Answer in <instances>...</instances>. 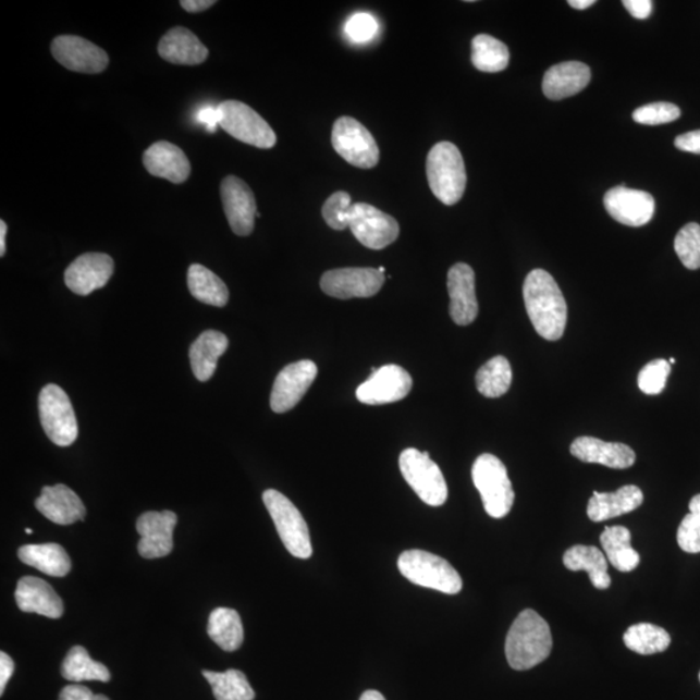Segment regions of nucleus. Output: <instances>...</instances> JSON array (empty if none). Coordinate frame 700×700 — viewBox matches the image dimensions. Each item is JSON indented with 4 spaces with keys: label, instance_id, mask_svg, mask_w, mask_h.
Segmentation results:
<instances>
[{
    "label": "nucleus",
    "instance_id": "f257e3e1",
    "mask_svg": "<svg viewBox=\"0 0 700 700\" xmlns=\"http://www.w3.org/2000/svg\"><path fill=\"white\" fill-rule=\"evenodd\" d=\"M526 309L533 328L549 342L560 340L567 324V303L558 283L542 269H535L523 285Z\"/></svg>",
    "mask_w": 700,
    "mask_h": 700
},
{
    "label": "nucleus",
    "instance_id": "f03ea898",
    "mask_svg": "<svg viewBox=\"0 0 700 700\" xmlns=\"http://www.w3.org/2000/svg\"><path fill=\"white\" fill-rule=\"evenodd\" d=\"M553 637L549 624L533 610L521 611L506 637V658L515 671L536 667L550 655Z\"/></svg>",
    "mask_w": 700,
    "mask_h": 700
},
{
    "label": "nucleus",
    "instance_id": "7ed1b4c3",
    "mask_svg": "<svg viewBox=\"0 0 700 700\" xmlns=\"http://www.w3.org/2000/svg\"><path fill=\"white\" fill-rule=\"evenodd\" d=\"M427 179L431 192L445 206H454L465 194L467 174L457 146L441 142L427 156Z\"/></svg>",
    "mask_w": 700,
    "mask_h": 700
},
{
    "label": "nucleus",
    "instance_id": "20e7f679",
    "mask_svg": "<svg viewBox=\"0 0 700 700\" xmlns=\"http://www.w3.org/2000/svg\"><path fill=\"white\" fill-rule=\"evenodd\" d=\"M397 564L401 575L416 586L451 595L458 594L464 587L460 575L451 563L425 550H406Z\"/></svg>",
    "mask_w": 700,
    "mask_h": 700
},
{
    "label": "nucleus",
    "instance_id": "39448f33",
    "mask_svg": "<svg viewBox=\"0 0 700 700\" xmlns=\"http://www.w3.org/2000/svg\"><path fill=\"white\" fill-rule=\"evenodd\" d=\"M472 480L489 516L501 519L512 512L515 493L507 468L500 458L481 454L472 466Z\"/></svg>",
    "mask_w": 700,
    "mask_h": 700
},
{
    "label": "nucleus",
    "instance_id": "423d86ee",
    "mask_svg": "<svg viewBox=\"0 0 700 700\" xmlns=\"http://www.w3.org/2000/svg\"><path fill=\"white\" fill-rule=\"evenodd\" d=\"M262 500L285 549L296 558L309 560L312 554L309 528L298 508L275 489H268Z\"/></svg>",
    "mask_w": 700,
    "mask_h": 700
},
{
    "label": "nucleus",
    "instance_id": "0eeeda50",
    "mask_svg": "<svg viewBox=\"0 0 700 700\" xmlns=\"http://www.w3.org/2000/svg\"><path fill=\"white\" fill-rule=\"evenodd\" d=\"M400 470L407 484L425 504L439 507L447 500V486L440 467L427 452L405 449L400 455Z\"/></svg>",
    "mask_w": 700,
    "mask_h": 700
},
{
    "label": "nucleus",
    "instance_id": "6e6552de",
    "mask_svg": "<svg viewBox=\"0 0 700 700\" xmlns=\"http://www.w3.org/2000/svg\"><path fill=\"white\" fill-rule=\"evenodd\" d=\"M40 425L53 444L71 446L78 438V421L70 397L57 384L46 385L39 393Z\"/></svg>",
    "mask_w": 700,
    "mask_h": 700
},
{
    "label": "nucleus",
    "instance_id": "1a4fd4ad",
    "mask_svg": "<svg viewBox=\"0 0 700 700\" xmlns=\"http://www.w3.org/2000/svg\"><path fill=\"white\" fill-rule=\"evenodd\" d=\"M219 125L231 137L247 145L269 149L277 145V135L260 114L242 101H223L219 108Z\"/></svg>",
    "mask_w": 700,
    "mask_h": 700
},
{
    "label": "nucleus",
    "instance_id": "9d476101",
    "mask_svg": "<svg viewBox=\"0 0 700 700\" xmlns=\"http://www.w3.org/2000/svg\"><path fill=\"white\" fill-rule=\"evenodd\" d=\"M332 146L351 165L371 169L379 162V147L371 133L361 122L352 118H340L332 127Z\"/></svg>",
    "mask_w": 700,
    "mask_h": 700
},
{
    "label": "nucleus",
    "instance_id": "9b49d317",
    "mask_svg": "<svg viewBox=\"0 0 700 700\" xmlns=\"http://www.w3.org/2000/svg\"><path fill=\"white\" fill-rule=\"evenodd\" d=\"M349 229L363 246L376 250L389 247L400 235L393 217L365 202L353 204Z\"/></svg>",
    "mask_w": 700,
    "mask_h": 700
},
{
    "label": "nucleus",
    "instance_id": "f8f14e48",
    "mask_svg": "<svg viewBox=\"0 0 700 700\" xmlns=\"http://www.w3.org/2000/svg\"><path fill=\"white\" fill-rule=\"evenodd\" d=\"M385 275L372 268H346L326 271L321 288L326 295L342 300L376 296L382 290Z\"/></svg>",
    "mask_w": 700,
    "mask_h": 700
},
{
    "label": "nucleus",
    "instance_id": "ddd939ff",
    "mask_svg": "<svg viewBox=\"0 0 700 700\" xmlns=\"http://www.w3.org/2000/svg\"><path fill=\"white\" fill-rule=\"evenodd\" d=\"M412 389L409 372L397 365H385L358 386L356 396L366 405H385L404 400Z\"/></svg>",
    "mask_w": 700,
    "mask_h": 700
},
{
    "label": "nucleus",
    "instance_id": "4468645a",
    "mask_svg": "<svg viewBox=\"0 0 700 700\" xmlns=\"http://www.w3.org/2000/svg\"><path fill=\"white\" fill-rule=\"evenodd\" d=\"M318 376V367L310 359H303L285 366L278 373L273 391H271L270 406L278 414L287 413L300 403Z\"/></svg>",
    "mask_w": 700,
    "mask_h": 700
},
{
    "label": "nucleus",
    "instance_id": "2eb2a0df",
    "mask_svg": "<svg viewBox=\"0 0 700 700\" xmlns=\"http://www.w3.org/2000/svg\"><path fill=\"white\" fill-rule=\"evenodd\" d=\"M52 57L66 70L97 74L110 64L107 52L90 40L77 36H59L52 40Z\"/></svg>",
    "mask_w": 700,
    "mask_h": 700
},
{
    "label": "nucleus",
    "instance_id": "dca6fc26",
    "mask_svg": "<svg viewBox=\"0 0 700 700\" xmlns=\"http://www.w3.org/2000/svg\"><path fill=\"white\" fill-rule=\"evenodd\" d=\"M224 214L231 230L237 236H248L255 229L257 206L253 189L235 175H229L221 183Z\"/></svg>",
    "mask_w": 700,
    "mask_h": 700
},
{
    "label": "nucleus",
    "instance_id": "f3484780",
    "mask_svg": "<svg viewBox=\"0 0 700 700\" xmlns=\"http://www.w3.org/2000/svg\"><path fill=\"white\" fill-rule=\"evenodd\" d=\"M604 208L618 223L631 228L644 226L654 217L655 200L641 189L617 186L604 195Z\"/></svg>",
    "mask_w": 700,
    "mask_h": 700
},
{
    "label": "nucleus",
    "instance_id": "a211bd4d",
    "mask_svg": "<svg viewBox=\"0 0 700 700\" xmlns=\"http://www.w3.org/2000/svg\"><path fill=\"white\" fill-rule=\"evenodd\" d=\"M173 512H148L139 516L137 531L140 535L138 552L146 560L162 558L172 553L173 531L176 525Z\"/></svg>",
    "mask_w": 700,
    "mask_h": 700
},
{
    "label": "nucleus",
    "instance_id": "6ab92c4d",
    "mask_svg": "<svg viewBox=\"0 0 700 700\" xmlns=\"http://www.w3.org/2000/svg\"><path fill=\"white\" fill-rule=\"evenodd\" d=\"M114 271L112 257L106 254H85L65 270V284L74 294L87 296L103 288Z\"/></svg>",
    "mask_w": 700,
    "mask_h": 700
},
{
    "label": "nucleus",
    "instance_id": "aec40b11",
    "mask_svg": "<svg viewBox=\"0 0 700 700\" xmlns=\"http://www.w3.org/2000/svg\"><path fill=\"white\" fill-rule=\"evenodd\" d=\"M451 296L449 312L458 326L471 324L478 317L479 304L475 292V273L467 263H455L447 273Z\"/></svg>",
    "mask_w": 700,
    "mask_h": 700
},
{
    "label": "nucleus",
    "instance_id": "412c9836",
    "mask_svg": "<svg viewBox=\"0 0 700 700\" xmlns=\"http://www.w3.org/2000/svg\"><path fill=\"white\" fill-rule=\"evenodd\" d=\"M570 454L586 464H598L616 470L635 465L634 449L622 443H606L600 439L582 437L570 445Z\"/></svg>",
    "mask_w": 700,
    "mask_h": 700
},
{
    "label": "nucleus",
    "instance_id": "4be33fe9",
    "mask_svg": "<svg viewBox=\"0 0 700 700\" xmlns=\"http://www.w3.org/2000/svg\"><path fill=\"white\" fill-rule=\"evenodd\" d=\"M40 514L59 526L84 520L86 507L78 495L64 484L45 487L36 501Z\"/></svg>",
    "mask_w": 700,
    "mask_h": 700
},
{
    "label": "nucleus",
    "instance_id": "5701e85b",
    "mask_svg": "<svg viewBox=\"0 0 700 700\" xmlns=\"http://www.w3.org/2000/svg\"><path fill=\"white\" fill-rule=\"evenodd\" d=\"M143 164L147 172L160 179L181 185L188 180L192 164L180 147L165 140L155 143L143 155Z\"/></svg>",
    "mask_w": 700,
    "mask_h": 700
},
{
    "label": "nucleus",
    "instance_id": "b1692460",
    "mask_svg": "<svg viewBox=\"0 0 700 700\" xmlns=\"http://www.w3.org/2000/svg\"><path fill=\"white\" fill-rule=\"evenodd\" d=\"M16 603L23 613L59 618L64 613L63 601L49 582L38 577L26 576L19 581L15 591Z\"/></svg>",
    "mask_w": 700,
    "mask_h": 700
},
{
    "label": "nucleus",
    "instance_id": "393cba45",
    "mask_svg": "<svg viewBox=\"0 0 700 700\" xmlns=\"http://www.w3.org/2000/svg\"><path fill=\"white\" fill-rule=\"evenodd\" d=\"M591 78L590 67L580 61H566L556 64L545 73L542 90L552 100H562L579 94Z\"/></svg>",
    "mask_w": 700,
    "mask_h": 700
},
{
    "label": "nucleus",
    "instance_id": "a878e982",
    "mask_svg": "<svg viewBox=\"0 0 700 700\" xmlns=\"http://www.w3.org/2000/svg\"><path fill=\"white\" fill-rule=\"evenodd\" d=\"M160 57L176 65H199L208 59L209 51L192 30L176 26L159 44Z\"/></svg>",
    "mask_w": 700,
    "mask_h": 700
},
{
    "label": "nucleus",
    "instance_id": "bb28decb",
    "mask_svg": "<svg viewBox=\"0 0 700 700\" xmlns=\"http://www.w3.org/2000/svg\"><path fill=\"white\" fill-rule=\"evenodd\" d=\"M643 504V493L636 486H625L613 493H593L589 500L588 516L595 523L614 519L635 512Z\"/></svg>",
    "mask_w": 700,
    "mask_h": 700
},
{
    "label": "nucleus",
    "instance_id": "cd10ccee",
    "mask_svg": "<svg viewBox=\"0 0 700 700\" xmlns=\"http://www.w3.org/2000/svg\"><path fill=\"white\" fill-rule=\"evenodd\" d=\"M228 346L229 339L220 331L208 330L195 340L189 348V361L199 382H208L214 376L217 364Z\"/></svg>",
    "mask_w": 700,
    "mask_h": 700
},
{
    "label": "nucleus",
    "instance_id": "c85d7f7f",
    "mask_svg": "<svg viewBox=\"0 0 700 700\" xmlns=\"http://www.w3.org/2000/svg\"><path fill=\"white\" fill-rule=\"evenodd\" d=\"M563 564L569 570H586L591 584L597 589L611 587V577L607 573L609 563L606 555L595 547L575 545L563 555Z\"/></svg>",
    "mask_w": 700,
    "mask_h": 700
},
{
    "label": "nucleus",
    "instance_id": "c756f323",
    "mask_svg": "<svg viewBox=\"0 0 700 700\" xmlns=\"http://www.w3.org/2000/svg\"><path fill=\"white\" fill-rule=\"evenodd\" d=\"M17 555L20 561L46 575L64 577L71 573L70 555L58 543L25 545L19 549Z\"/></svg>",
    "mask_w": 700,
    "mask_h": 700
},
{
    "label": "nucleus",
    "instance_id": "7c9ffc66",
    "mask_svg": "<svg viewBox=\"0 0 700 700\" xmlns=\"http://www.w3.org/2000/svg\"><path fill=\"white\" fill-rule=\"evenodd\" d=\"M607 561L622 573H630L638 567L641 556L631 548V533L622 526L606 527L600 537Z\"/></svg>",
    "mask_w": 700,
    "mask_h": 700
},
{
    "label": "nucleus",
    "instance_id": "2f4dec72",
    "mask_svg": "<svg viewBox=\"0 0 700 700\" xmlns=\"http://www.w3.org/2000/svg\"><path fill=\"white\" fill-rule=\"evenodd\" d=\"M188 290L202 304L222 308L229 302V290L213 271L202 265L194 263L188 269Z\"/></svg>",
    "mask_w": 700,
    "mask_h": 700
},
{
    "label": "nucleus",
    "instance_id": "473e14b6",
    "mask_svg": "<svg viewBox=\"0 0 700 700\" xmlns=\"http://www.w3.org/2000/svg\"><path fill=\"white\" fill-rule=\"evenodd\" d=\"M208 635L224 651L240 649L244 641L241 615L235 610L216 609L209 616Z\"/></svg>",
    "mask_w": 700,
    "mask_h": 700
},
{
    "label": "nucleus",
    "instance_id": "72a5a7b5",
    "mask_svg": "<svg viewBox=\"0 0 700 700\" xmlns=\"http://www.w3.org/2000/svg\"><path fill=\"white\" fill-rule=\"evenodd\" d=\"M61 675L72 683H108L111 679V673L106 665L93 661L83 646H74L67 652L63 665H61Z\"/></svg>",
    "mask_w": 700,
    "mask_h": 700
},
{
    "label": "nucleus",
    "instance_id": "f704fd0d",
    "mask_svg": "<svg viewBox=\"0 0 700 700\" xmlns=\"http://www.w3.org/2000/svg\"><path fill=\"white\" fill-rule=\"evenodd\" d=\"M624 643L640 655L659 654L670 648L671 636L667 630L650 623L631 625L624 634Z\"/></svg>",
    "mask_w": 700,
    "mask_h": 700
},
{
    "label": "nucleus",
    "instance_id": "c9c22d12",
    "mask_svg": "<svg viewBox=\"0 0 700 700\" xmlns=\"http://www.w3.org/2000/svg\"><path fill=\"white\" fill-rule=\"evenodd\" d=\"M472 64L477 70L486 73L505 71L509 52L507 46L498 38L479 34L472 39Z\"/></svg>",
    "mask_w": 700,
    "mask_h": 700
},
{
    "label": "nucleus",
    "instance_id": "e433bc0d",
    "mask_svg": "<svg viewBox=\"0 0 700 700\" xmlns=\"http://www.w3.org/2000/svg\"><path fill=\"white\" fill-rule=\"evenodd\" d=\"M217 700H255L256 695L246 675L236 670L226 672L202 671Z\"/></svg>",
    "mask_w": 700,
    "mask_h": 700
},
{
    "label": "nucleus",
    "instance_id": "4c0bfd02",
    "mask_svg": "<svg viewBox=\"0 0 700 700\" xmlns=\"http://www.w3.org/2000/svg\"><path fill=\"white\" fill-rule=\"evenodd\" d=\"M513 382L512 365L505 357L498 356L481 366L477 373L478 391L488 398L504 396Z\"/></svg>",
    "mask_w": 700,
    "mask_h": 700
},
{
    "label": "nucleus",
    "instance_id": "58836bf2",
    "mask_svg": "<svg viewBox=\"0 0 700 700\" xmlns=\"http://www.w3.org/2000/svg\"><path fill=\"white\" fill-rule=\"evenodd\" d=\"M675 250L685 268L700 269V224L691 222L678 231Z\"/></svg>",
    "mask_w": 700,
    "mask_h": 700
},
{
    "label": "nucleus",
    "instance_id": "ea45409f",
    "mask_svg": "<svg viewBox=\"0 0 700 700\" xmlns=\"http://www.w3.org/2000/svg\"><path fill=\"white\" fill-rule=\"evenodd\" d=\"M690 513L685 516L677 531L678 547L685 553H700V494L695 495L689 504Z\"/></svg>",
    "mask_w": 700,
    "mask_h": 700
},
{
    "label": "nucleus",
    "instance_id": "a19ab883",
    "mask_svg": "<svg viewBox=\"0 0 700 700\" xmlns=\"http://www.w3.org/2000/svg\"><path fill=\"white\" fill-rule=\"evenodd\" d=\"M352 207L353 204L348 193L337 192L332 194L329 199L326 200L322 208V216L326 223H328L331 229L337 231L349 228Z\"/></svg>",
    "mask_w": 700,
    "mask_h": 700
},
{
    "label": "nucleus",
    "instance_id": "79ce46f5",
    "mask_svg": "<svg viewBox=\"0 0 700 700\" xmlns=\"http://www.w3.org/2000/svg\"><path fill=\"white\" fill-rule=\"evenodd\" d=\"M671 365L667 359H655L643 367L638 373V386L644 394L655 396L662 393L667 384Z\"/></svg>",
    "mask_w": 700,
    "mask_h": 700
},
{
    "label": "nucleus",
    "instance_id": "37998d69",
    "mask_svg": "<svg viewBox=\"0 0 700 700\" xmlns=\"http://www.w3.org/2000/svg\"><path fill=\"white\" fill-rule=\"evenodd\" d=\"M679 115H681V110L676 105L659 101V103L637 108L634 112V120L641 125L656 126L670 124V122L676 121Z\"/></svg>",
    "mask_w": 700,
    "mask_h": 700
},
{
    "label": "nucleus",
    "instance_id": "c03bdc74",
    "mask_svg": "<svg viewBox=\"0 0 700 700\" xmlns=\"http://www.w3.org/2000/svg\"><path fill=\"white\" fill-rule=\"evenodd\" d=\"M345 32L353 42L366 44L377 36L379 25L376 17L369 15V13H357L346 23Z\"/></svg>",
    "mask_w": 700,
    "mask_h": 700
},
{
    "label": "nucleus",
    "instance_id": "a18cd8bd",
    "mask_svg": "<svg viewBox=\"0 0 700 700\" xmlns=\"http://www.w3.org/2000/svg\"><path fill=\"white\" fill-rule=\"evenodd\" d=\"M59 700H110L106 696L94 695L83 685H67L60 692Z\"/></svg>",
    "mask_w": 700,
    "mask_h": 700
},
{
    "label": "nucleus",
    "instance_id": "49530a36",
    "mask_svg": "<svg viewBox=\"0 0 700 700\" xmlns=\"http://www.w3.org/2000/svg\"><path fill=\"white\" fill-rule=\"evenodd\" d=\"M675 146L679 151L700 155V131L678 135Z\"/></svg>",
    "mask_w": 700,
    "mask_h": 700
},
{
    "label": "nucleus",
    "instance_id": "de8ad7c7",
    "mask_svg": "<svg viewBox=\"0 0 700 700\" xmlns=\"http://www.w3.org/2000/svg\"><path fill=\"white\" fill-rule=\"evenodd\" d=\"M623 5L631 16L638 20L648 19L652 12V2L650 0H624Z\"/></svg>",
    "mask_w": 700,
    "mask_h": 700
},
{
    "label": "nucleus",
    "instance_id": "09e8293b",
    "mask_svg": "<svg viewBox=\"0 0 700 700\" xmlns=\"http://www.w3.org/2000/svg\"><path fill=\"white\" fill-rule=\"evenodd\" d=\"M15 671V663H13L10 655L5 652H0V695H3L5 685Z\"/></svg>",
    "mask_w": 700,
    "mask_h": 700
},
{
    "label": "nucleus",
    "instance_id": "8fccbe9b",
    "mask_svg": "<svg viewBox=\"0 0 700 700\" xmlns=\"http://www.w3.org/2000/svg\"><path fill=\"white\" fill-rule=\"evenodd\" d=\"M214 4V0H182L181 2L182 9L189 13L206 11Z\"/></svg>",
    "mask_w": 700,
    "mask_h": 700
},
{
    "label": "nucleus",
    "instance_id": "3c124183",
    "mask_svg": "<svg viewBox=\"0 0 700 700\" xmlns=\"http://www.w3.org/2000/svg\"><path fill=\"white\" fill-rule=\"evenodd\" d=\"M594 0H569L568 4L575 10H587L589 7L593 5Z\"/></svg>",
    "mask_w": 700,
    "mask_h": 700
},
{
    "label": "nucleus",
    "instance_id": "603ef678",
    "mask_svg": "<svg viewBox=\"0 0 700 700\" xmlns=\"http://www.w3.org/2000/svg\"><path fill=\"white\" fill-rule=\"evenodd\" d=\"M5 234H7V223L0 221V256L5 255Z\"/></svg>",
    "mask_w": 700,
    "mask_h": 700
},
{
    "label": "nucleus",
    "instance_id": "864d4df0",
    "mask_svg": "<svg viewBox=\"0 0 700 700\" xmlns=\"http://www.w3.org/2000/svg\"><path fill=\"white\" fill-rule=\"evenodd\" d=\"M359 700H385V698L377 690H367Z\"/></svg>",
    "mask_w": 700,
    "mask_h": 700
},
{
    "label": "nucleus",
    "instance_id": "5fc2aeb1",
    "mask_svg": "<svg viewBox=\"0 0 700 700\" xmlns=\"http://www.w3.org/2000/svg\"><path fill=\"white\" fill-rule=\"evenodd\" d=\"M675 364H676V359L675 358H670V365H675Z\"/></svg>",
    "mask_w": 700,
    "mask_h": 700
},
{
    "label": "nucleus",
    "instance_id": "6e6d98bb",
    "mask_svg": "<svg viewBox=\"0 0 700 700\" xmlns=\"http://www.w3.org/2000/svg\"><path fill=\"white\" fill-rule=\"evenodd\" d=\"M25 532H26V533H28V535H32V533H33L32 529H29V528H26V529H25Z\"/></svg>",
    "mask_w": 700,
    "mask_h": 700
},
{
    "label": "nucleus",
    "instance_id": "4d7b16f0",
    "mask_svg": "<svg viewBox=\"0 0 700 700\" xmlns=\"http://www.w3.org/2000/svg\"><path fill=\"white\" fill-rule=\"evenodd\" d=\"M699 681H700V673H699Z\"/></svg>",
    "mask_w": 700,
    "mask_h": 700
}]
</instances>
